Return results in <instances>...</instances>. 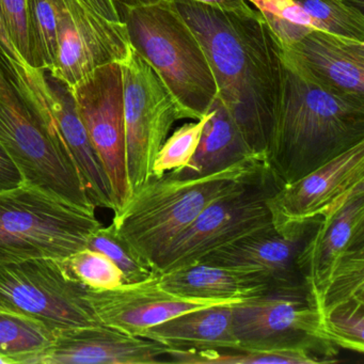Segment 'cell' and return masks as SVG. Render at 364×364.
Listing matches in <instances>:
<instances>
[{"label": "cell", "mask_w": 364, "mask_h": 364, "mask_svg": "<svg viewBox=\"0 0 364 364\" xmlns=\"http://www.w3.org/2000/svg\"><path fill=\"white\" fill-rule=\"evenodd\" d=\"M364 246V181L353 185L317 220L297 259L309 299L317 310L326 283L343 257Z\"/></svg>", "instance_id": "4fadbf2b"}, {"label": "cell", "mask_w": 364, "mask_h": 364, "mask_svg": "<svg viewBox=\"0 0 364 364\" xmlns=\"http://www.w3.org/2000/svg\"><path fill=\"white\" fill-rule=\"evenodd\" d=\"M199 39L217 97L257 156L264 159L280 82V43L261 12L227 11L173 0Z\"/></svg>", "instance_id": "6da1fadb"}, {"label": "cell", "mask_w": 364, "mask_h": 364, "mask_svg": "<svg viewBox=\"0 0 364 364\" xmlns=\"http://www.w3.org/2000/svg\"><path fill=\"white\" fill-rule=\"evenodd\" d=\"M56 332L31 317L0 310V355L10 364H27L53 344Z\"/></svg>", "instance_id": "603a6c76"}, {"label": "cell", "mask_w": 364, "mask_h": 364, "mask_svg": "<svg viewBox=\"0 0 364 364\" xmlns=\"http://www.w3.org/2000/svg\"><path fill=\"white\" fill-rule=\"evenodd\" d=\"M168 347L105 325L56 332L54 342L27 364H156Z\"/></svg>", "instance_id": "e0dca14e"}, {"label": "cell", "mask_w": 364, "mask_h": 364, "mask_svg": "<svg viewBox=\"0 0 364 364\" xmlns=\"http://www.w3.org/2000/svg\"><path fill=\"white\" fill-rule=\"evenodd\" d=\"M0 146L25 184L95 213L69 151L27 106L0 65Z\"/></svg>", "instance_id": "8992f818"}, {"label": "cell", "mask_w": 364, "mask_h": 364, "mask_svg": "<svg viewBox=\"0 0 364 364\" xmlns=\"http://www.w3.org/2000/svg\"><path fill=\"white\" fill-rule=\"evenodd\" d=\"M31 67L53 71L58 53V16L61 0H27Z\"/></svg>", "instance_id": "cb8c5ba5"}, {"label": "cell", "mask_w": 364, "mask_h": 364, "mask_svg": "<svg viewBox=\"0 0 364 364\" xmlns=\"http://www.w3.org/2000/svg\"><path fill=\"white\" fill-rule=\"evenodd\" d=\"M208 112L210 117L193 159L184 169L170 171L174 176L195 178L225 169L246 159H262L253 152L240 127L218 99L215 100Z\"/></svg>", "instance_id": "7402d4cb"}, {"label": "cell", "mask_w": 364, "mask_h": 364, "mask_svg": "<svg viewBox=\"0 0 364 364\" xmlns=\"http://www.w3.org/2000/svg\"><path fill=\"white\" fill-rule=\"evenodd\" d=\"M24 184L22 174L9 155L0 146V191L14 188Z\"/></svg>", "instance_id": "836d02e7"}, {"label": "cell", "mask_w": 364, "mask_h": 364, "mask_svg": "<svg viewBox=\"0 0 364 364\" xmlns=\"http://www.w3.org/2000/svg\"><path fill=\"white\" fill-rule=\"evenodd\" d=\"M321 318L326 336L336 348L363 353L364 301L342 304Z\"/></svg>", "instance_id": "4dcf8cb0"}, {"label": "cell", "mask_w": 364, "mask_h": 364, "mask_svg": "<svg viewBox=\"0 0 364 364\" xmlns=\"http://www.w3.org/2000/svg\"><path fill=\"white\" fill-rule=\"evenodd\" d=\"M102 227L95 213L37 187L0 191V265L35 259H63L87 248Z\"/></svg>", "instance_id": "5b68a950"}, {"label": "cell", "mask_w": 364, "mask_h": 364, "mask_svg": "<svg viewBox=\"0 0 364 364\" xmlns=\"http://www.w3.org/2000/svg\"><path fill=\"white\" fill-rule=\"evenodd\" d=\"M159 281L169 293L197 299L245 300L272 289L262 274L202 262L159 274Z\"/></svg>", "instance_id": "ffe728a7"}, {"label": "cell", "mask_w": 364, "mask_h": 364, "mask_svg": "<svg viewBox=\"0 0 364 364\" xmlns=\"http://www.w3.org/2000/svg\"><path fill=\"white\" fill-rule=\"evenodd\" d=\"M280 187L266 169L213 202L159 259L155 272L198 263L217 249L272 225L267 202Z\"/></svg>", "instance_id": "30bf717a"}, {"label": "cell", "mask_w": 364, "mask_h": 364, "mask_svg": "<svg viewBox=\"0 0 364 364\" xmlns=\"http://www.w3.org/2000/svg\"><path fill=\"white\" fill-rule=\"evenodd\" d=\"M285 46L323 84L364 100V42L325 31H310L295 43Z\"/></svg>", "instance_id": "d6986e66"}, {"label": "cell", "mask_w": 364, "mask_h": 364, "mask_svg": "<svg viewBox=\"0 0 364 364\" xmlns=\"http://www.w3.org/2000/svg\"><path fill=\"white\" fill-rule=\"evenodd\" d=\"M317 220L284 229L270 225L217 249L199 262L262 274L269 280L272 289L304 287L297 259Z\"/></svg>", "instance_id": "9a60e30c"}, {"label": "cell", "mask_w": 364, "mask_h": 364, "mask_svg": "<svg viewBox=\"0 0 364 364\" xmlns=\"http://www.w3.org/2000/svg\"><path fill=\"white\" fill-rule=\"evenodd\" d=\"M204 5L213 6L219 9L227 10V11L244 12L251 14L255 11V8L247 3L246 0H193Z\"/></svg>", "instance_id": "d590c367"}, {"label": "cell", "mask_w": 364, "mask_h": 364, "mask_svg": "<svg viewBox=\"0 0 364 364\" xmlns=\"http://www.w3.org/2000/svg\"><path fill=\"white\" fill-rule=\"evenodd\" d=\"M124 23L108 28L74 20L61 1L58 16V53L50 73L68 88L108 63L124 60L131 50Z\"/></svg>", "instance_id": "ac0fdd59"}, {"label": "cell", "mask_w": 364, "mask_h": 364, "mask_svg": "<svg viewBox=\"0 0 364 364\" xmlns=\"http://www.w3.org/2000/svg\"><path fill=\"white\" fill-rule=\"evenodd\" d=\"M261 12L277 39L284 44H293L310 31H323L295 0H246Z\"/></svg>", "instance_id": "4316f807"}, {"label": "cell", "mask_w": 364, "mask_h": 364, "mask_svg": "<svg viewBox=\"0 0 364 364\" xmlns=\"http://www.w3.org/2000/svg\"><path fill=\"white\" fill-rule=\"evenodd\" d=\"M0 310H3V309L0 308Z\"/></svg>", "instance_id": "ab89813d"}, {"label": "cell", "mask_w": 364, "mask_h": 364, "mask_svg": "<svg viewBox=\"0 0 364 364\" xmlns=\"http://www.w3.org/2000/svg\"><path fill=\"white\" fill-rule=\"evenodd\" d=\"M279 43L280 82L264 161L284 186L364 141V100L323 84Z\"/></svg>", "instance_id": "7a4b0ae2"}, {"label": "cell", "mask_w": 364, "mask_h": 364, "mask_svg": "<svg viewBox=\"0 0 364 364\" xmlns=\"http://www.w3.org/2000/svg\"><path fill=\"white\" fill-rule=\"evenodd\" d=\"M127 180L132 195L153 176V163L174 123L187 119L167 85L131 46L120 63Z\"/></svg>", "instance_id": "9c48e42d"}, {"label": "cell", "mask_w": 364, "mask_h": 364, "mask_svg": "<svg viewBox=\"0 0 364 364\" xmlns=\"http://www.w3.org/2000/svg\"><path fill=\"white\" fill-rule=\"evenodd\" d=\"M340 1L357 11L364 14V0H340Z\"/></svg>", "instance_id": "74e56055"}, {"label": "cell", "mask_w": 364, "mask_h": 364, "mask_svg": "<svg viewBox=\"0 0 364 364\" xmlns=\"http://www.w3.org/2000/svg\"><path fill=\"white\" fill-rule=\"evenodd\" d=\"M60 261L76 281L93 291L116 289L125 283L120 268L97 251L85 248Z\"/></svg>", "instance_id": "f1b7e54d"}, {"label": "cell", "mask_w": 364, "mask_h": 364, "mask_svg": "<svg viewBox=\"0 0 364 364\" xmlns=\"http://www.w3.org/2000/svg\"><path fill=\"white\" fill-rule=\"evenodd\" d=\"M266 169L264 159H250L195 178H180L171 172L152 176L114 213L112 225L154 270L169 247L208 205Z\"/></svg>", "instance_id": "3957f363"}, {"label": "cell", "mask_w": 364, "mask_h": 364, "mask_svg": "<svg viewBox=\"0 0 364 364\" xmlns=\"http://www.w3.org/2000/svg\"><path fill=\"white\" fill-rule=\"evenodd\" d=\"M69 89L78 116L109 181L114 212H118L132 196L127 180L120 63L103 65Z\"/></svg>", "instance_id": "7c38bea8"}, {"label": "cell", "mask_w": 364, "mask_h": 364, "mask_svg": "<svg viewBox=\"0 0 364 364\" xmlns=\"http://www.w3.org/2000/svg\"><path fill=\"white\" fill-rule=\"evenodd\" d=\"M171 362L181 364H321L325 360L304 351L206 350L168 349Z\"/></svg>", "instance_id": "d4e9b609"}, {"label": "cell", "mask_w": 364, "mask_h": 364, "mask_svg": "<svg viewBox=\"0 0 364 364\" xmlns=\"http://www.w3.org/2000/svg\"><path fill=\"white\" fill-rule=\"evenodd\" d=\"M87 248L97 251L112 259L122 272L125 283L141 282L157 274L119 235L112 223L108 227L102 225L95 230L89 237Z\"/></svg>", "instance_id": "83f0119b"}, {"label": "cell", "mask_w": 364, "mask_h": 364, "mask_svg": "<svg viewBox=\"0 0 364 364\" xmlns=\"http://www.w3.org/2000/svg\"><path fill=\"white\" fill-rule=\"evenodd\" d=\"M87 299L102 325L140 338L151 328L189 311L242 301L181 297L163 289L159 274L106 291L87 287Z\"/></svg>", "instance_id": "5bb4252c"}, {"label": "cell", "mask_w": 364, "mask_h": 364, "mask_svg": "<svg viewBox=\"0 0 364 364\" xmlns=\"http://www.w3.org/2000/svg\"><path fill=\"white\" fill-rule=\"evenodd\" d=\"M231 304L189 311L149 329L142 338L185 351L240 350Z\"/></svg>", "instance_id": "44dd1931"}, {"label": "cell", "mask_w": 364, "mask_h": 364, "mask_svg": "<svg viewBox=\"0 0 364 364\" xmlns=\"http://www.w3.org/2000/svg\"><path fill=\"white\" fill-rule=\"evenodd\" d=\"M351 301H364V246L347 253L326 283L317 311L323 316Z\"/></svg>", "instance_id": "484cf974"}, {"label": "cell", "mask_w": 364, "mask_h": 364, "mask_svg": "<svg viewBox=\"0 0 364 364\" xmlns=\"http://www.w3.org/2000/svg\"><path fill=\"white\" fill-rule=\"evenodd\" d=\"M0 65L42 124L69 151L91 205L114 210L109 181L78 116L70 89L50 72L18 63L3 52Z\"/></svg>", "instance_id": "52a82bcc"}, {"label": "cell", "mask_w": 364, "mask_h": 364, "mask_svg": "<svg viewBox=\"0 0 364 364\" xmlns=\"http://www.w3.org/2000/svg\"><path fill=\"white\" fill-rule=\"evenodd\" d=\"M232 315L240 350L304 351L338 362V348L326 336L306 287L269 289L234 304Z\"/></svg>", "instance_id": "ba28073f"}, {"label": "cell", "mask_w": 364, "mask_h": 364, "mask_svg": "<svg viewBox=\"0 0 364 364\" xmlns=\"http://www.w3.org/2000/svg\"><path fill=\"white\" fill-rule=\"evenodd\" d=\"M323 31L364 42V14L340 0H295Z\"/></svg>", "instance_id": "1f68e13d"}, {"label": "cell", "mask_w": 364, "mask_h": 364, "mask_svg": "<svg viewBox=\"0 0 364 364\" xmlns=\"http://www.w3.org/2000/svg\"><path fill=\"white\" fill-rule=\"evenodd\" d=\"M120 12L132 48L161 76L187 119H201L216 100V80L173 0H120Z\"/></svg>", "instance_id": "277c9868"}, {"label": "cell", "mask_w": 364, "mask_h": 364, "mask_svg": "<svg viewBox=\"0 0 364 364\" xmlns=\"http://www.w3.org/2000/svg\"><path fill=\"white\" fill-rule=\"evenodd\" d=\"M208 117L210 112L196 122L186 123L178 127L166 139L155 156L153 176H161L170 171H180L189 165L199 146Z\"/></svg>", "instance_id": "f546056e"}, {"label": "cell", "mask_w": 364, "mask_h": 364, "mask_svg": "<svg viewBox=\"0 0 364 364\" xmlns=\"http://www.w3.org/2000/svg\"><path fill=\"white\" fill-rule=\"evenodd\" d=\"M91 10L102 18L114 23H123L120 12V0H82Z\"/></svg>", "instance_id": "e575fe53"}, {"label": "cell", "mask_w": 364, "mask_h": 364, "mask_svg": "<svg viewBox=\"0 0 364 364\" xmlns=\"http://www.w3.org/2000/svg\"><path fill=\"white\" fill-rule=\"evenodd\" d=\"M0 52H3L9 58L14 59V60L18 61V63H26L24 59L22 58V56H21L18 50H16L14 44L12 43L7 28H6L5 24H4L1 16H0Z\"/></svg>", "instance_id": "8d00e7d4"}, {"label": "cell", "mask_w": 364, "mask_h": 364, "mask_svg": "<svg viewBox=\"0 0 364 364\" xmlns=\"http://www.w3.org/2000/svg\"><path fill=\"white\" fill-rule=\"evenodd\" d=\"M0 16L9 33L12 43L27 65L31 59V38L28 26V1L27 0H0Z\"/></svg>", "instance_id": "d6a6232c"}, {"label": "cell", "mask_w": 364, "mask_h": 364, "mask_svg": "<svg viewBox=\"0 0 364 364\" xmlns=\"http://www.w3.org/2000/svg\"><path fill=\"white\" fill-rule=\"evenodd\" d=\"M0 308L36 319L54 331L102 325L87 287L60 259H35L0 265Z\"/></svg>", "instance_id": "8fae6325"}, {"label": "cell", "mask_w": 364, "mask_h": 364, "mask_svg": "<svg viewBox=\"0 0 364 364\" xmlns=\"http://www.w3.org/2000/svg\"><path fill=\"white\" fill-rule=\"evenodd\" d=\"M0 364H10V363L7 359H5V358L1 357V355H0Z\"/></svg>", "instance_id": "f35d334b"}, {"label": "cell", "mask_w": 364, "mask_h": 364, "mask_svg": "<svg viewBox=\"0 0 364 364\" xmlns=\"http://www.w3.org/2000/svg\"><path fill=\"white\" fill-rule=\"evenodd\" d=\"M364 181V141L359 142L268 199L272 225H291L318 219L353 185Z\"/></svg>", "instance_id": "2e32d148"}]
</instances>
